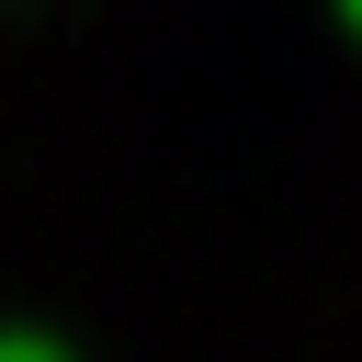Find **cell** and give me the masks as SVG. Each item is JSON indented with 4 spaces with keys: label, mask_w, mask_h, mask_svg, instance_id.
I'll use <instances>...</instances> for the list:
<instances>
[{
    "label": "cell",
    "mask_w": 362,
    "mask_h": 362,
    "mask_svg": "<svg viewBox=\"0 0 362 362\" xmlns=\"http://www.w3.org/2000/svg\"><path fill=\"white\" fill-rule=\"evenodd\" d=\"M0 362H79V351H68L57 328H23V317H11V328H0Z\"/></svg>",
    "instance_id": "obj_1"
},
{
    "label": "cell",
    "mask_w": 362,
    "mask_h": 362,
    "mask_svg": "<svg viewBox=\"0 0 362 362\" xmlns=\"http://www.w3.org/2000/svg\"><path fill=\"white\" fill-rule=\"evenodd\" d=\"M328 11H339V34H351V45H362V0H328Z\"/></svg>",
    "instance_id": "obj_2"
}]
</instances>
